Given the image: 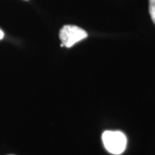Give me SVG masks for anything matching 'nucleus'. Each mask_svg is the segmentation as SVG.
<instances>
[{"instance_id":"obj_4","label":"nucleus","mask_w":155,"mask_h":155,"mask_svg":"<svg viewBox=\"0 0 155 155\" xmlns=\"http://www.w3.org/2000/svg\"><path fill=\"white\" fill-rule=\"evenodd\" d=\"M3 38H4V32L0 29V40Z\"/></svg>"},{"instance_id":"obj_2","label":"nucleus","mask_w":155,"mask_h":155,"mask_svg":"<svg viewBox=\"0 0 155 155\" xmlns=\"http://www.w3.org/2000/svg\"><path fill=\"white\" fill-rule=\"evenodd\" d=\"M87 37V32L75 25H65L60 31V39L63 47L71 48Z\"/></svg>"},{"instance_id":"obj_3","label":"nucleus","mask_w":155,"mask_h":155,"mask_svg":"<svg viewBox=\"0 0 155 155\" xmlns=\"http://www.w3.org/2000/svg\"><path fill=\"white\" fill-rule=\"evenodd\" d=\"M149 13L153 22L155 24V0H149Z\"/></svg>"},{"instance_id":"obj_1","label":"nucleus","mask_w":155,"mask_h":155,"mask_svg":"<svg viewBox=\"0 0 155 155\" xmlns=\"http://www.w3.org/2000/svg\"><path fill=\"white\" fill-rule=\"evenodd\" d=\"M105 149L112 154L119 155L126 149L127 137L120 131H105L102 135Z\"/></svg>"}]
</instances>
